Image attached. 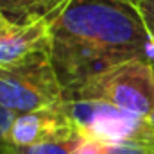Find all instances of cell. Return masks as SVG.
Returning a JSON list of instances; mask_svg holds the SVG:
<instances>
[{"instance_id":"cell-2","label":"cell","mask_w":154,"mask_h":154,"mask_svg":"<svg viewBox=\"0 0 154 154\" xmlns=\"http://www.w3.org/2000/svg\"><path fill=\"white\" fill-rule=\"evenodd\" d=\"M152 59H133L88 79L66 100L100 102L125 113L149 118L154 109Z\"/></svg>"},{"instance_id":"cell-12","label":"cell","mask_w":154,"mask_h":154,"mask_svg":"<svg viewBox=\"0 0 154 154\" xmlns=\"http://www.w3.org/2000/svg\"><path fill=\"white\" fill-rule=\"evenodd\" d=\"M74 154H106V145L97 142V140L82 136V140H81V143H79V147L75 149Z\"/></svg>"},{"instance_id":"cell-14","label":"cell","mask_w":154,"mask_h":154,"mask_svg":"<svg viewBox=\"0 0 154 154\" xmlns=\"http://www.w3.org/2000/svg\"><path fill=\"white\" fill-rule=\"evenodd\" d=\"M151 63H152V70H154V57H152V61H151ZM147 122H149V124H151V125L154 127V109H152V113L149 115V118H147Z\"/></svg>"},{"instance_id":"cell-5","label":"cell","mask_w":154,"mask_h":154,"mask_svg":"<svg viewBox=\"0 0 154 154\" xmlns=\"http://www.w3.org/2000/svg\"><path fill=\"white\" fill-rule=\"evenodd\" d=\"M79 133L75 124L66 111L65 99L50 108H43L31 113H20L9 131V145L25 147L43 142L65 140Z\"/></svg>"},{"instance_id":"cell-4","label":"cell","mask_w":154,"mask_h":154,"mask_svg":"<svg viewBox=\"0 0 154 154\" xmlns=\"http://www.w3.org/2000/svg\"><path fill=\"white\" fill-rule=\"evenodd\" d=\"M66 111L77 131L100 143H118L124 140H143L149 122L113 106L86 100H66Z\"/></svg>"},{"instance_id":"cell-3","label":"cell","mask_w":154,"mask_h":154,"mask_svg":"<svg viewBox=\"0 0 154 154\" xmlns=\"http://www.w3.org/2000/svg\"><path fill=\"white\" fill-rule=\"evenodd\" d=\"M65 88L50 56H38L22 63L0 66V106L20 115L59 104Z\"/></svg>"},{"instance_id":"cell-8","label":"cell","mask_w":154,"mask_h":154,"mask_svg":"<svg viewBox=\"0 0 154 154\" xmlns=\"http://www.w3.org/2000/svg\"><path fill=\"white\" fill-rule=\"evenodd\" d=\"M106 154H154V145L145 140H124L118 143H104Z\"/></svg>"},{"instance_id":"cell-13","label":"cell","mask_w":154,"mask_h":154,"mask_svg":"<svg viewBox=\"0 0 154 154\" xmlns=\"http://www.w3.org/2000/svg\"><path fill=\"white\" fill-rule=\"evenodd\" d=\"M14 27H16V25H14L7 16L2 13V9H0V39L4 38V36H7L9 32H13Z\"/></svg>"},{"instance_id":"cell-1","label":"cell","mask_w":154,"mask_h":154,"mask_svg":"<svg viewBox=\"0 0 154 154\" xmlns=\"http://www.w3.org/2000/svg\"><path fill=\"white\" fill-rule=\"evenodd\" d=\"M152 57L154 43L133 0H72L52 25L50 61L65 99L116 65Z\"/></svg>"},{"instance_id":"cell-9","label":"cell","mask_w":154,"mask_h":154,"mask_svg":"<svg viewBox=\"0 0 154 154\" xmlns=\"http://www.w3.org/2000/svg\"><path fill=\"white\" fill-rule=\"evenodd\" d=\"M14 116L16 113L0 106V154H7L9 151V131L14 122Z\"/></svg>"},{"instance_id":"cell-7","label":"cell","mask_w":154,"mask_h":154,"mask_svg":"<svg viewBox=\"0 0 154 154\" xmlns=\"http://www.w3.org/2000/svg\"><path fill=\"white\" fill-rule=\"evenodd\" d=\"M82 140V134L75 133L70 138L65 140H54V142H43L36 145H25V147H14L9 145L7 154H74Z\"/></svg>"},{"instance_id":"cell-10","label":"cell","mask_w":154,"mask_h":154,"mask_svg":"<svg viewBox=\"0 0 154 154\" xmlns=\"http://www.w3.org/2000/svg\"><path fill=\"white\" fill-rule=\"evenodd\" d=\"M133 4L154 43V0H133Z\"/></svg>"},{"instance_id":"cell-11","label":"cell","mask_w":154,"mask_h":154,"mask_svg":"<svg viewBox=\"0 0 154 154\" xmlns=\"http://www.w3.org/2000/svg\"><path fill=\"white\" fill-rule=\"evenodd\" d=\"M70 2L72 0H39L41 16L45 18V16H50V14H61Z\"/></svg>"},{"instance_id":"cell-6","label":"cell","mask_w":154,"mask_h":154,"mask_svg":"<svg viewBox=\"0 0 154 154\" xmlns=\"http://www.w3.org/2000/svg\"><path fill=\"white\" fill-rule=\"evenodd\" d=\"M59 14H50L25 25H16L13 32L0 39V66L22 63L38 56H50L52 25Z\"/></svg>"}]
</instances>
